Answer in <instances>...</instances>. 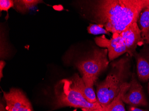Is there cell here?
Returning <instances> with one entry per match:
<instances>
[{
    "instance_id": "6da1fadb",
    "label": "cell",
    "mask_w": 149,
    "mask_h": 111,
    "mask_svg": "<svg viewBox=\"0 0 149 111\" xmlns=\"http://www.w3.org/2000/svg\"><path fill=\"white\" fill-rule=\"evenodd\" d=\"M149 8V0H100L88 6L92 21L112 34H120L131 24L138 23L140 15Z\"/></svg>"
},
{
    "instance_id": "7a4b0ae2",
    "label": "cell",
    "mask_w": 149,
    "mask_h": 111,
    "mask_svg": "<svg viewBox=\"0 0 149 111\" xmlns=\"http://www.w3.org/2000/svg\"><path fill=\"white\" fill-rule=\"evenodd\" d=\"M131 57L128 54L110 63L106 78L96 84L97 100L103 108L109 105L120 92L122 87L131 78Z\"/></svg>"
},
{
    "instance_id": "3957f363",
    "label": "cell",
    "mask_w": 149,
    "mask_h": 111,
    "mask_svg": "<svg viewBox=\"0 0 149 111\" xmlns=\"http://www.w3.org/2000/svg\"><path fill=\"white\" fill-rule=\"evenodd\" d=\"M141 33L138 23H135L128 26L120 34H112L110 39L103 35L96 37L94 40L97 46L107 48L110 62L123 54H128L131 57H134L138 46L144 45Z\"/></svg>"
},
{
    "instance_id": "277c9868",
    "label": "cell",
    "mask_w": 149,
    "mask_h": 111,
    "mask_svg": "<svg viewBox=\"0 0 149 111\" xmlns=\"http://www.w3.org/2000/svg\"><path fill=\"white\" fill-rule=\"evenodd\" d=\"M109 62L107 48H97L89 55L77 61L75 65L85 84L93 87L99 76L109 65Z\"/></svg>"
},
{
    "instance_id": "5b68a950",
    "label": "cell",
    "mask_w": 149,
    "mask_h": 111,
    "mask_svg": "<svg viewBox=\"0 0 149 111\" xmlns=\"http://www.w3.org/2000/svg\"><path fill=\"white\" fill-rule=\"evenodd\" d=\"M55 108L71 107L81 108L84 111L102 108L98 102L88 101L79 92L74 88L69 79H62L55 87Z\"/></svg>"
},
{
    "instance_id": "8992f818",
    "label": "cell",
    "mask_w": 149,
    "mask_h": 111,
    "mask_svg": "<svg viewBox=\"0 0 149 111\" xmlns=\"http://www.w3.org/2000/svg\"><path fill=\"white\" fill-rule=\"evenodd\" d=\"M121 99L129 106L147 107L149 105L143 86L139 81L136 74L132 73L130 81L123 92Z\"/></svg>"
},
{
    "instance_id": "52a82bcc",
    "label": "cell",
    "mask_w": 149,
    "mask_h": 111,
    "mask_svg": "<svg viewBox=\"0 0 149 111\" xmlns=\"http://www.w3.org/2000/svg\"><path fill=\"white\" fill-rule=\"evenodd\" d=\"M6 111H34L26 95L18 88H12L9 92H3Z\"/></svg>"
},
{
    "instance_id": "ba28073f",
    "label": "cell",
    "mask_w": 149,
    "mask_h": 111,
    "mask_svg": "<svg viewBox=\"0 0 149 111\" xmlns=\"http://www.w3.org/2000/svg\"><path fill=\"white\" fill-rule=\"evenodd\" d=\"M137 64L138 78L140 81H149V45L144 44L139 52L134 55Z\"/></svg>"
},
{
    "instance_id": "9c48e42d",
    "label": "cell",
    "mask_w": 149,
    "mask_h": 111,
    "mask_svg": "<svg viewBox=\"0 0 149 111\" xmlns=\"http://www.w3.org/2000/svg\"><path fill=\"white\" fill-rule=\"evenodd\" d=\"M69 80L72 86L79 92L88 101L91 103L98 102L93 87L86 85L78 74H74Z\"/></svg>"
},
{
    "instance_id": "30bf717a",
    "label": "cell",
    "mask_w": 149,
    "mask_h": 111,
    "mask_svg": "<svg viewBox=\"0 0 149 111\" xmlns=\"http://www.w3.org/2000/svg\"><path fill=\"white\" fill-rule=\"evenodd\" d=\"M138 25L144 44L149 45V9L146 8L140 15Z\"/></svg>"
},
{
    "instance_id": "8fae6325",
    "label": "cell",
    "mask_w": 149,
    "mask_h": 111,
    "mask_svg": "<svg viewBox=\"0 0 149 111\" xmlns=\"http://www.w3.org/2000/svg\"><path fill=\"white\" fill-rule=\"evenodd\" d=\"M129 83H126L123 85L118 95L112 101L109 105L106 107H104L105 111H126L121 97L125 88L129 84Z\"/></svg>"
},
{
    "instance_id": "7c38bea8",
    "label": "cell",
    "mask_w": 149,
    "mask_h": 111,
    "mask_svg": "<svg viewBox=\"0 0 149 111\" xmlns=\"http://www.w3.org/2000/svg\"><path fill=\"white\" fill-rule=\"evenodd\" d=\"M42 1L38 0L14 1L13 7L17 11L24 13L42 2Z\"/></svg>"
},
{
    "instance_id": "4fadbf2b",
    "label": "cell",
    "mask_w": 149,
    "mask_h": 111,
    "mask_svg": "<svg viewBox=\"0 0 149 111\" xmlns=\"http://www.w3.org/2000/svg\"><path fill=\"white\" fill-rule=\"evenodd\" d=\"M88 32L93 35L106 34L110 35V32L104 28L102 26L98 24H90L87 28Z\"/></svg>"
},
{
    "instance_id": "5bb4252c",
    "label": "cell",
    "mask_w": 149,
    "mask_h": 111,
    "mask_svg": "<svg viewBox=\"0 0 149 111\" xmlns=\"http://www.w3.org/2000/svg\"><path fill=\"white\" fill-rule=\"evenodd\" d=\"M14 6V1L12 0H1L0 1V11H5L7 12L8 10Z\"/></svg>"
},
{
    "instance_id": "9a60e30c",
    "label": "cell",
    "mask_w": 149,
    "mask_h": 111,
    "mask_svg": "<svg viewBox=\"0 0 149 111\" xmlns=\"http://www.w3.org/2000/svg\"><path fill=\"white\" fill-rule=\"evenodd\" d=\"M128 111H149V110L145 109H141L136 107L129 106L128 107Z\"/></svg>"
},
{
    "instance_id": "2e32d148",
    "label": "cell",
    "mask_w": 149,
    "mask_h": 111,
    "mask_svg": "<svg viewBox=\"0 0 149 111\" xmlns=\"http://www.w3.org/2000/svg\"><path fill=\"white\" fill-rule=\"evenodd\" d=\"M5 65H6V63L5 62L3 61H1L0 62V79L1 80V78L3 77V68H4V67H5Z\"/></svg>"
},
{
    "instance_id": "e0dca14e",
    "label": "cell",
    "mask_w": 149,
    "mask_h": 111,
    "mask_svg": "<svg viewBox=\"0 0 149 111\" xmlns=\"http://www.w3.org/2000/svg\"><path fill=\"white\" fill-rule=\"evenodd\" d=\"M0 111H6V108L4 107V105L2 103H1L0 105Z\"/></svg>"
},
{
    "instance_id": "ac0fdd59",
    "label": "cell",
    "mask_w": 149,
    "mask_h": 111,
    "mask_svg": "<svg viewBox=\"0 0 149 111\" xmlns=\"http://www.w3.org/2000/svg\"><path fill=\"white\" fill-rule=\"evenodd\" d=\"M89 111H105L104 108H99V109H94V110H88Z\"/></svg>"
},
{
    "instance_id": "d6986e66",
    "label": "cell",
    "mask_w": 149,
    "mask_h": 111,
    "mask_svg": "<svg viewBox=\"0 0 149 111\" xmlns=\"http://www.w3.org/2000/svg\"><path fill=\"white\" fill-rule=\"evenodd\" d=\"M147 89H148V93L149 95V83L148 84V86H147Z\"/></svg>"
},
{
    "instance_id": "ffe728a7",
    "label": "cell",
    "mask_w": 149,
    "mask_h": 111,
    "mask_svg": "<svg viewBox=\"0 0 149 111\" xmlns=\"http://www.w3.org/2000/svg\"><path fill=\"white\" fill-rule=\"evenodd\" d=\"M88 111V110H87V111Z\"/></svg>"
},
{
    "instance_id": "44dd1931",
    "label": "cell",
    "mask_w": 149,
    "mask_h": 111,
    "mask_svg": "<svg viewBox=\"0 0 149 111\" xmlns=\"http://www.w3.org/2000/svg\"></svg>"
}]
</instances>
